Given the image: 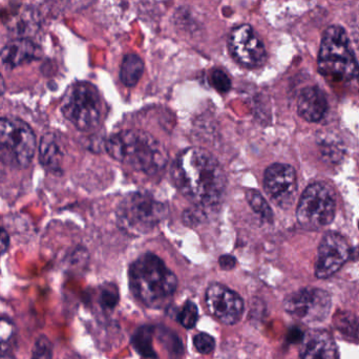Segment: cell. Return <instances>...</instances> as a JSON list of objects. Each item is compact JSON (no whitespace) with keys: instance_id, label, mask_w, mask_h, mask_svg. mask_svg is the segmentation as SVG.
<instances>
[{"instance_id":"cell-28","label":"cell","mask_w":359,"mask_h":359,"mask_svg":"<svg viewBox=\"0 0 359 359\" xmlns=\"http://www.w3.org/2000/svg\"><path fill=\"white\" fill-rule=\"evenodd\" d=\"M118 299H119L118 292L114 290L113 288L104 289L102 293H101V304H102L103 307L107 308V309H113V308L117 305Z\"/></svg>"},{"instance_id":"cell-25","label":"cell","mask_w":359,"mask_h":359,"mask_svg":"<svg viewBox=\"0 0 359 359\" xmlns=\"http://www.w3.org/2000/svg\"><path fill=\"white\" fill-rule=\"evenodd\" d=\"M209 80H210L211 86H212L217 92L222 93V94H226V93L229 92L230 88H231V80L228 77L227 74L222 71V69H215L211 71Z\"/></svg>"},{"instance_id":"cell-5","label":"cell","mask_w":359,"mask_h":359,"mask_svg":"<svg viewBox=\"0 0 359 359\" xmlns=\"http://www.w3.org/2000/svg\"><path fill=\"white\" fill-rule=\"evenodd\" d=\"M118 223L128 233L153 231L168 217V207L147 194H130L118 205Z\"/></svg>"},{"instance_id":"cell-19","label":"cell","mask_w":359,"mask_h":359,"mask_svg":"<svg viewBox=\"0 0 359 359\" xmlns=\"http://www.w3.org/2000/svg\"><path fill=\"white\" fill-rule=\"evenodd\" d=\"M335 328L348 341L359 343V323L349 312H339L334 316Z\"/></svg>"},{"instance_id":"cell-8","label":"cell","mask_w":359,"mask_h":359,"mask_svg":"<svg viewBox=\"0 0 359 359\" xmlns=\"http://www.w3.org/2000/svg\"><path fill=\"white\" fill-rule=\"evenodd\" d=\"M0 149L8 163L27 168L35 155V134L20 119L0 118Z\"/></svg>"},{"instance_id":"cell-24","label":"cell","mask_w":359,"mask_h":359,"mask_svg":"<svg viewBox=\"0 0 359 359\" xmlns=\"http://www.w3.org/2000/svg\"><path fill=\"white\" fill-rule=\"evenodd\" d=\"M198 308L192 302H187L179 313V322L184 328L192 329L198 322Z\"/></svg>"},{"instance_id":"cell-21","label":"cell","mask_w":359,"mask_h":359,"mask_svg":"<svg viewBox=\"0 0 359 359\" xmlns=\"http://www.w3.org/2000/svg\"><path fill=\"white\" fill-rule=\"evenodd\" d=\"M16 343V328L8 318H0V358L8 355Z\"/></svg>"},{"instance_id":"cell-32","label":"cell","mask_w":359,"mask_h":359,"mask_svg":"<svg viewBox=\"0 0 359 359\" xmlns=\"http://www.w3.org/2000/svg\"><path fill=\"white\" fill-rule=\"evenodd\" d=\"M6 92V83H4V78L0 75V96Z\"/></svg>"},{"instance_id":"cell-1","label":"cell","mask_w":359,"mask_h":359,"mask_svg":"<svg viewBox=\"0 0 359 359\" xmlns=\"http://www.w3.org/2000/svg\"><path fill=\"white\" fill-rule=\"evenodd\" d=\"M172 179L185 198L204 209L217 206L227 186L219 162L201 149H188L180 154L172 168Z\"/></svg>"},{"instance_id":"cell-7","label":"cell","mask_w":359,"mask_h":359,"mask_svg":"<svg viewBox=\"0 0 359 359\" xmlns=\"http://www.w3.org/2000/svg\"><path fill=\"white\" fill-rule=\"evenodd\" d=\"M337 201L334 192L327 184L313 183L306 188L299 198L297 217L306 229L318 230L332 223Z\"/></svg>"},{"instance_id":"cell-17","label":"cell","mask_w":359,"mask_h":359,"mask_svg":"<svg viewBox=\"0 0 359 359\" xmlns=\"http://www.w3.org/2000/svg\"><path fill=\"white\" fill-rule=\"evenodd\" d=\"M40 162L46 170L50 172L60 170L62 162V151L58 144L56 137L53 134L44 135L40 142Z\"/></svg>"},{"instance_id":"cell-29","label":"cell","mask_w":359,"mask_h":359,"mask_svg":"<svg viewBox=\"0 0 359 359\" xmlns=\"http://www.w3.org/2000/svg\"><path fill=\"white\" fill-rule=\"evenodd\" d=\"M219 266L226 270L232 269L236 264V259L232 255H223V257H219Z\"/></svg>"},{"instance_id":"cell-31","label":"cell","mask_w":359,"mask_h":359,"mask_svg":"<svg viewBox=\"0 0 359 359\" xmlns=\"http://www.w3.org/2000/svg\"><path fill=\"white\" fill-rule=\"evenodd\" d=\"M8 163V159H6V156H4V154L2 153L1 149H0V181L6 176V164Z\"/></svg>"},{"instance_id":"cell-2","label":"cell","mask_w":359,"mask_h":359,"mask_svg":"<svg viewBox=\"0 0 359 359\" xmlns=\"http://www.w3.org/2000/svg\"><path fill=\"white\" fill-rule=\"evenodd\" d=\"M128 278L135 297L153 309L168 306L178 287L174 272L153 253L143 255L132 264Z\"/></svg>"},{"instance_id":"cell-16","label":"cell","mask_w":359,"mask_h":359,"mask_svg":"<svg viewBox=\"0 0 359 359\" xmlns=\"http://www.w3.org/2000/svg\"><path fill=\"white\" fill-rule=\"evenodd\" d=\"M302 359H339L334 339L326 331H312L306 337Z\"/></svg>"},{"instance_id":"cell-22","label":"cell","mask_w":359,"mask_h":359,"mask_svg":"<svg viewBox=\"0 0 359 359\" xmlns=\"http://www.w3.org/2000/svg\"><path fill=\"white\" fill-rule=\"evenodd\" d=\"M246 198L253 211L259 215L264 221L271 223L273 219V212L264 196L257 190L249 189L247 190Z\"/></svg>"},{"instance_id":"cell-26","label":"cell","mask_w":359,"mask_h":359,"mask_svg":"<svg viewBox=\"0 0 359 359\" xmlns=\"http://www.w3.org/2000/svg\"><path fill=\"white\" fill-rule=\"evenodd\" d=\"M52 344L48 341V337L44 335L38 337L32 351L31 359H52Z\"/></svg>"},{"instance_id":"cell-11","label":"cell","mask_w":359,"mask_h":359,"mask_svg":"<svg viewBox=\"0 0 359 359\" xmlns=\"http://www.w3.org/2000/svg\"><path fill=\"white\" fill-rule=\"evenodd\" d=\"M264 188L272 202L282 208H288L297 194V181L294 168L287 164H272L264 175Z\"/></svg>"},{"instance_id":"cell-18","label":"cell","mask_w":359,"mask_h":359,"mask_svg":"<svg viewBox=\"0 0 359 359\" xmlns=\"http://www.w3.org/2000/svg\"><path fill=\"white\" fill-rule=\"evenodd\" d=\"M144 73V62L136 54H128L124 56L120 67V80L124 86L133 88L140 81Z\"/></svg>"},{"instance_id":"cell-15","label":"cell","mask_w":359,"mask_h":359,"mask_svg":"<svg viewBox=\"0 0 359 359\" xmlns=\"http://www.w3.org/2000/svg\"><path fill=\"white\" fill-rule=\"evenodd\" d=\"M39 56V48L27 38H19L8 42L0 52L2 63L10 69L27 65Z\"/></svg>"},{"instance_id":"cell-6","label":"cell","mask_w":359,"mask_h":359,"mask_svg":"<svg viewBox=\"0 0 359 359\" xmlns=\"http://www.w3.org/2000/svg\"><path fill=\"white\" fill-rule=\"evenodd\" d=\"M102 111L100 95L88 82L74 84L63 99V115L82 132L95 130L100 123Z\"/></svg>"},{"instance_id":"cell-10","label":"cell","mask_w":359,"mask_h":359,"mask_svg":"<svg viewBox=\"0 0 359 359\" xmlns=\"http://www.w3.org/2000/svg\"><path fill=\"white\" fill-rule=\"evenodd\" d=\"M228 46L231 56L243 67L257 69L267 61L265 46L251 25L234 27L230 33Z\"/></svg>"},{"instance_id":"cell-9","label":"cell","mask_w":359,"mask_h":359,"mask_svg":"<svg viewBox=\"0 0 359 359\" xmlns=\"http://www.w3.org/2000/svg\"><path fill=\"white\" fill-rule=\"evenodd\" d=\"M331 297L318 288H305L287 297L285 310L305 324H318L330 313Z\"/></svg>"},{"instance_id":"cell-3","label":"cell","mask_w":359,"mask_h":359,"mask_svg":"<svg viewBox=\"0 0 359 359\" xmlns=\"http://www.w3.org/2000/svg\"><path fill=\"white\" fill-rule=\"evenodd\" d=\"M105 147L114 159L147 175L161 172L168 162L165 147L141 130H124L113 135Z\"/></svg>"},{"instance_id":"cell-14","label":"cell","mask_w":359,"mask_h":359,"mask_svg":"<svg viewBox=\"0 0 359 359\" xmlns=\"http://www.w3.org/2000/svg\"><path fill=\"white\" fill-rule=\"evenodd\" d=\"M328 101L320 88L309 86L304 88L297 100V111L308 122H318L326 115Z\"/></svg>"},{"instance_id":"cell-12","label":"cell","mask_w":359,"mask_h":359,"mask_svg":"<svg viewBox=\"0 0 359 359\" xmlns=\"http://www.w3.org/2000/svg\"><path fill=\"white\" fill-rule=\"evenodd\" d=\"M351 255L349 244L341 234L328 232L318 247L316 263V276L328 278L337 273Z\"/></svg>"},{"instance_id":"cell-13","label":"cell","mask_w":359,"mask_h":359,"mask_svg":"<svg viewBox=\"0 0 359 359\" xmlns=\"http://www.w3.org/2000/svg\"><path fill=\"white\" fill-rule=\"evenodd\" d=\"M206 305L209 312L225 325H234L242 318L244 302L228 287L213 284L206 291Z\"/></svg>"},{"instance_id":"cell-23","label":"cell","mask_w":359,"mask_h":359,"mask_svg":"<svg viewBox=\"0 0 359 359\" xmlns=\"http://www.w3.org/2000/svg\"><path fill=\"white\" fill-rule=\"evenodd\" d=\"M12 23L13 25H12L13 29L19 34H29V32H33L38 25L33 13L29 11H23L17 18L13 19Z\"/></svg>"},{"instance_id":"cell-30","label":"cell","mask_w":359,"mask_h":359,"mask_svg":"<svg viewBox=\"0 0 359 359\" xmlns=\"http://www.w3.org/2000/svg\"><path fill=\"white\" fill-rule=\"evenodd\" d=\"M8 243H10V238H8V234L6 233V230L0 228V255L2 253L6 252V249L8 247Z\"/></svg>"},{"instance_id":"cell-20","label":"cell","mask_w":359,"mask_h":359,"mask_svg":"<svg viewBox=\"0 0 359 359\" xmlns=\"http://www.w3.org/2000/svg\"><path fill=\"white\" fill-rule=\"evenodd\" d=\"M153 329L151 327H141L135 333L133 344L137 351L147 358H156L153 347Z\"/></svg>"},{"instance_id":"cell-4","label":"cell","mask_w":359,"mask_h":359,"mask_svg":"<svg viewBox=\"0 0 359 359\" xmlns=\"http://www.w3.org/2000/svg\"><path fill=\"white\" fill-rule=\"evenodd\" d=\"M318 71L325 78L349 82L359 76V65L344 27L331 25L325 31L318 59Z\"/></svg>"},{"instance_id":"cell-27","label":"cell","mask_w":359,"mask_h":359,"mask_svg":"<svg viewBox=\"0 0 359 359\" xmlns=\"http://www.w3.org/2000/svg\"><path fill=\"white\" fill-rule=\"evenodd\" d=\"M194 345L201 354H209L215 350V339L207 333H198L194 337Z\"/></svg>"}]
</instances>
